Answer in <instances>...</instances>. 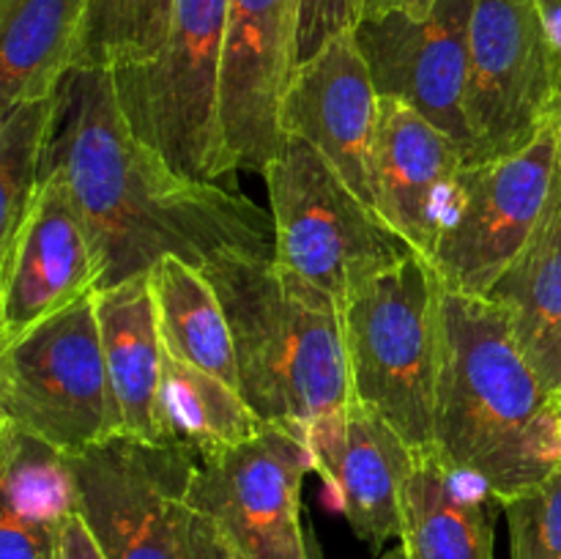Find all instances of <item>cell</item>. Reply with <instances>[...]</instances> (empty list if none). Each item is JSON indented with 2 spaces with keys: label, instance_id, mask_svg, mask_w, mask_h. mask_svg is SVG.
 Returning a JSON list of instances; mask_svg holds the SVG:
<instances>
[{
  "label": "cell",
  "instance_id": "6da1fadb",
  "mask_svg": "<svg viewBox=\"0 0 561 559\" xmlns=\"http://www.w3.org/2000/svg\"><path fill=\"white\" fill-rule=\"evenodd\" d=\"M58 173L96 263V290L173 255L203 266L222 250L274 258V219L222 184L175 173L121 115L107 69H71L44 159Z\"/></svg>",
  "mask_w": 561,
  "mask_h": 559
},
{
  "label": "cell",
  "instance_id": "7a4b0ae2",
  "mask_svg": "<svg viewBox=\"0 0 561 559\" xmlns=\"http://www.w3.org/2000/svg\"><path fill=\"white\" fill-rule=\"evenodd\" d=\"M557 403L502 307L442 285L438 458L504 504L561 471Z\"/></svg>",
  "mask_w": 561,
  "mask_h": 559
},
{
  "label": "cell",
  "instance_id": "3957f363",
  "mask_svg": "<svg viewBox=\"0 0 561 559\" xmlns=\"http://www.w3.org/2000/svg\"><path fill=\"white\" fill-rule=\"evenodd\" d=\"M228 316L239 389L263 422L312 427L354 400L343 310L274 258L222 250L203 263Z\"/></svg>",
  "mask_w": 561,
  "mask_h": 559
},
{
  "label": "cell",
  "instance_id": "277c9868",
  "mask_svg": "<svg viewBox=\"0 0 561 559\" xmlns=\"http://www.w3.org/2000/svg\"><path fill=\"white\" fill-rule=\"evenodd\" d=\"M354 400L416 453L436 449L442 280L416 252L354 285L343 305Z\"/></svg>",
  "mask_w": 561,
  "mask_h": 559
},
{
  "label": "cell",
  "instance_id": "5b68a950",
  "mask_svg": "<svg viewBox=\"0 0 561 559\" xmlns=\"http://www.w3.org/2000/svg\"><path fill=\"white\" fill-rule=\"evenodd\" d=\"M230 0H173L164 47L110 69L129 129L175 173L219 184L233 173L219 126V66Z\"/></svg>",
  "mask_w": 561,
  "mask_h": 559
},
{
  "label": "cell",
  "instance_id": "8992f818",
  "mask_svg": "<svg viewBox=\"0 0 561 559\" xmlns=\"http://www.w3.org/2000/svg\"><path fill=\"white\" fill-rule=\"evenodd\" d=\"M274 219V261L345 299L370 274L416 255L414 247L362 201L340 170L307 140L285 135L263 173Z\"/></svg>",
  "mask_w": 561,
  "mask_h": 559
},
{
  "label": "cell",
  "instance_id": "52a82bcc",
  "mask_svg": "<svg viewBox=\"0 0 561 559\" xmlns=\"http://www.w3.org/2000/svg\"><path fill=\"white\" fill-rule=\"evenodd\" d=\"M0 422L60 455H80L124 436L93 296L3 345Z\"/></svg>",
  "mask_w": 561,
  "mask_h": 559
},
{
  "label": "cell",
  "instance_id": "ba28073f",
  "mask_svg": "<svg viewBox=\"0 0 561 559\" xmlns=\"http://www.w3.org/2000/svg\"><path fill=\"white\" fill-rule=\"evenodd\" d=\"M561 107V38L540 0H477L466 124L469 162L529 146Z\"/></svg>",
  "mask_w": 561,
  "mask_h": 559
},
{
  "label": "cell",
  "instance_id": "9c48e42d",
  "mask_svg": "<svg viewBox=\"0 0 561 559\" xmlns=\"http://www.w3.org/2000/svg\"><path fill=\"white\" fill-rule=\"evenodd\" d=\"M559 159L553 118L520 151L460 168L431 258L444 288L469 296L491 294L540 228Z\"/></svg>",
  "mask_w": 561,
  "mask_h": 559
},
{
  "label": "cell",
  "instance_id": "30bf717a",
  "mask_svg": "<svg viewBox=\"0 0 561 559\" xmlns=\"http://www.w3.org/2000/svg\"><path fill=\"white\" fill-rule=\"evenodd\" d=\"M64 458L104 559H186V493L201 460L190 447L113 436Z\"/></svg>",
  "mask_w": 561,
  "mask_h": 559
},
{
  "label": "cell",
  "instance_id": "8fae6325",
  "mask_svg": "<svg viewBox=\"0 0 561 559\" xmlns=\"http://www.w3.org/2000/svg\"><path fill=\"white\" fill-rule=\"evenodd\" d=\"M310 469L305 427L266 422L247 442L197 460L186 504L236 559H312L301 524Z\"/></svg>",
  "mask_w": 561,
  "mask_h": 559
},
{
  "label": "cell",
  "instance_id": "7c38bea8",
  "mask_svg": "<svg viewBox=\"0 0 561 559\" xmlns=\"http://www.w3.org/2000/svg\"><path fill=\"white\" fill-rule=\"evenodd\" d=\"M301 0H230L219 66V126L230 168L266 173L283 148Z\"/></svg>",
  "mask_w": 561,
  "mask_h": 559
},
{
  "label": "cell",
  "instance_id": "4fadbf2b",
  "mask_svg": "<svg viewBox=\"0 0 561 559\" xmlns=\"http://www.w3.org/2000/svg\"><path fill=\"white\" fill-rule=\"evenodd\" d=\"M477 0H438L425 16L392 11L362 20L354 38L378 96L400 99L453 137L469 162L466 124L471 14Z\"/></svg>",
  "mask_w": 561,
  "mask_h": 559
},
{
  "label": "cell",
  "instance_id": "5bb4252c",
  "mask_svg": "<svg viewBox=\"0 0 561 559\" xmlns=\"http://www.w3.org/2000/svg\"><path fill=\"white\" fill-rule=\"evenodd\" d=\"M312 469L359 540L373 548L403 535V491L416 449L376 411L351 400L307 427Z\"/></svg>",
  "mask_w": 561,
  "mask_h": 559
},
{
  "label": "cell",
  "instance_id": "9a60e30c",
  "mask_svg": "<svg viewBox=\"0 0 561 559\" xmlns=\"http://www.w3.org/2000/svg\"><path fill=\"white\" fill-rule=\"evenodd\" d=\"M96 294V263L80 217L58 173H44L42 190L0 258V343Z\"/></svg>",
  "mask_w": 561,
  "mask_h": 559
},
{
  "label": "cell",
  "instance_id": "2e32d148",
  "mask_svg": "<svg viewBox=\"0 0 561 559\" xmlns=\"http://www.w3.org/2000/svg\"><path fill=\"white\" fill-rule=\"evenodd\" d=\"M378 96L354 31L329 42L294 71L283 102V132L316 146L362 201L373 203L370 159Z\"/></svg>",
  "mask_w": 561,
  "mask_h": 559
},
{
  "label": "cell",
  "instance_id": "e0dca14e",
  "mask_svg": "<svg viewBox=\"0 0 561 559\" xmlns=\"http://www.w3.org/2000/svg\"><path fill=\"white\" fill-rule=\"evenodd\" d=\"M466 153L449 135L400 99L381 96L373 137L376 212L431 261Z\"/></svg>",
  "mask_w": 561,
  "mask_h": 559
},
{
  "label": "cell",
  "instance_id": "ac0fdd59",
  "mask_svg": "<svg viewBox=\"0 0 561 559\" xmlns=\"http://www.w3.org/2000/svg\"><path fill=\"white\" fill-rule=\"evenodd\" d=\"M104 362L118 400L124 436L175 444L164 409V343L148 274L93 294Z\"/></svg>",
  "mask_w": 561,
  "mask_h": 559
},
{
  "label": "cell",
  "instance_id": "d6986e66",
  "mask_svg": "<svg viewBox=\"0 0 561 559\" xmlns=\"http://www.w3.org/2000/svg\"><path fill=\"white\" fill-rule=\"evenodd\" d=\"M502 507L482 482L449 469L436 449L416 453L403 491V540L409 559H493Z\"/></svg>",
  "mask_w": 561,
  "mask_h": 559
},
{
  "label": "cell",
  "instance_id": "ffe728a7",
  "mask_svg": "<svg viewBox=\"0 0 561 559\" xmlns=\"http://www.w3.org/2000/svg\"><path fill=\"white\" fill-rule=\"evenodd\" d=\"M510 318L515 340L548 392L561 398V159L540 228L485 296Z\"/></svg>",
  "mask_w": 561,
  "mask_h": 559
},
{
  "label": "cell",
  "instance_id": "44dd1931",
  "mask_svg": "<svg viewBox=\"0 0 561 559\" xmlns=\"http://www.w3.org/2000/svg\"><path fill=\"white\" fill-rule=\"evenodd\" d=\"M85 9L88 0H0V110L58 91Z\"/></svg>",
  "mask_w": 561,
  "mask_h": 559
},
{
  "label": "cell",
  "instance_id": "7402d4cb",
  "mask_svg": "<svg viewBox=\"0 0 561 559\" xmlns=\"http://www.w3.org/2000/svg\"><path fill=\"white\" fill-rule=\"evenodd\" d=\"M148 280L164 351L239 389L228 316L203 269L168 255L148 272Z\"/></svg>",
  "mask_w": 561,
  "mask_h": 559
},
{
  "label": "cell",
  "instance_id": "603a6c76",
  "mask_svg": "<svg viewBox=\"0 0 561 559\" xmlns=\"http://www.w3.org/2000/svg\"><path fill=\"white\" fill-rule=\"evenodd\" d=\"M164 409L173 442L197 458L247 442L266 422L250 409L244 395L211 373L192 367L164 351Z\"/></svg>",
  "mask_w": 561,
  "mask_h": 559
},
{
  "label": "cell",
  "instance_id": "cb8c5ba5",
  "mask_svg": "<svg viewBox=\"0 0 561 559\" xmlns=\"http://www.w3.org/2000/svg\"><path fill=\"white\" fill-rule=\"evenodd\" d=\"M58 91L0 110V258L11 250L44 181Z\"/></svg>",
  "mask_w": 561,
  "mask_h": 559
},
{
  "label": "cell",
  "instance_id": "d4e9b609",
  "mask_svg": "<svg viewBox=\"0 0 561 559\" xmlns=\"http://www.w3.org/2000/svg\"><path fill=\"white\" fill-rule=\"evenodd\" d=\"M170 16L173 0H88L71 69L146 64L168 42Z\"/></svg>",
  "mask_w": 561,
  "mask_h": 559
},
{
  "label": "cell",
  "instance_id": "484cf974",
  "mask_svg": "<svg viewBox=\"0 0 561 559\" xmlns=\"http://www.w3.org/2000/svg\"><path fill=\"white\" fill-rule=\"evenodd\" d=\"M0 442H3V502L22 513L66 518L77 510L75 482L58 449L47 447L38 438L11 422H0Z\"/></svg>",
  "mask_w": 561,
  "mask_h": 559
},
{
  "label": "cell",
  "instance_id": "4316f807",
  "mask_svg": "<svg viewBox=\"0 0 561 559\" xmlns=\"http://www.w3.org/2000/svg\"><path fill=\"white\" fill-rule=\"evenodd\" d=\"M510 559H561V471L502 504Z\"/></svg>",
  "mask_w": 561,
  "mask_h": 559
},
{
  "label": "cell",
  "instance_id": "83f0119b",
  "mask_svg": "<svg viewBox=\"0 0 561 559\" xmlns=\"http://www.w3.org/2000/svg\"><path fill=\"white\" fill-rule=\"evenodd\" d=\"M362 3L365 0H301L296 69L316 58L329 42L354 31L362 20Z\"/></svg>",
  "mask_w": 561,
  "mask_h": 559
},
{
  "label": "cell",
  "instance_id": "f1b7e54d",
  "mask_svg": "<svg viewBox=\"0 0 561 559\" xmlns=\"http://www.w3.org/2000/svg\"><path fill=\"white\" fill-rule=\"evenodd\" d=\"M60 521L22 513L3 502L0 515V559H60Z\"/></svg>",
  "mask_w": 561,
  "mask_h": 559
},
{
  "label": "cell",
  "instance_id": "f546056e",
  "mask_svg": "<svg viewBox=\"0 0 561 559\" xmlns=\"http://www.w3.org/2000/svg\"><path fill=\"white\" fill-rule=\"evenodd\" d=\"M58 548L60 559H104L96 537L88 529L85 518L77 510H71L58 524Z\"/></svg>",
  "mask_w": 561,
  "mask_h": 559
},
{
  "label": "cell",
  "instance_id": "4dcf8cb0",
  "mask_svg": "<svg viewBox=\"0 0 561 559\" xmlns=\"http://www.w3.org/2000/svg\"><path fill=\"white\" fill-rule=\"evenodd\" d=\"M186 559H236L228 551L214 526L197 513L190 515V546H186Z\"/></svg>",
  "mask_w": 561,
  "mask_h": 559
},
{
  "label": "cell",
  "instance_id": "1f68e13d",
  "mask_svg": "<svg viewBox=\"0 0 561 559\" xmlns=\"http://www.w3.org/2000/svg\"><path fill=\"white\" fill-rule=\"evenodd\" d=\"M436 3L438 0H365V3H362V20H376V16L392 14V11L425 16Z\"/></svg>",
  "mask_w": 561,
  "mask_h": 559
},
{
  "label": "cell",
  "instance_id": "d6a6232c",
  "mask_svg": "<svg viewBox=\"0 0 561 559\" xmlns=\"http://www.w3.org/2000/svg\"><path fill=\"white\" fill-rule=\"evenodd\" d=\"M540 5H542V11L548 14V20H551L553 31H557L561 38V0H540Z\"/></svg>",
  "mask_w": 561,
  "mask_h": 559
},
{
  "label": "cell",
  "instance_id": "836d02e7",
  "mask_svg": "<svg viewBox=\"0 0 561 559\" xmlns=\"http://www.w3.org/2000/svg\"><path fill=\"white\" fill-rule=\"evenodd\" d=\"M378 559H409V557H405V548L400 546V548H392V551L381 554V557H378Z\"/></svg>",
  "mask_w": 561,
  "mask_h": 559
},
{
  "label": "cell",
  "instance_id": "e575fe53",
  "mask_svg": "<svg viewBox=\"0 0 561 559\" xmlns=\"http://www.w3.org/2000/svg\"><path fill=\"white\" fill-rule=\"evenodd\" d=\"M557 126H559V148H561V107H559V113H557Z\"/></svg>",
  "mask_w": 561,
  "mask_h": 559
},
{
  "label": "cell",
  "instance_id": "d590c367",
  "mask_svg": "<svg viewBox=\"0 0 561 559\" xmlns=\"http://www.w3.org/2000/svg\"><path fill=\"white\" fill-rule=\"evenodd\" d=\"M557 409H559V422H561V398H559V403H557Z\"/></svg>",
  "mask_w": 561,
  "mask_h": 559
}]
</instances>
